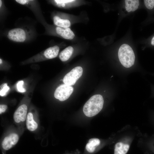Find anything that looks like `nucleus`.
I'll use <instances>...</instances> for the list:
<instances>
[{"instance_id": "1", "label": "nucleus", "mask_w": 154, "mask_h": 154, "mask_svg": "<svg viewBox=\"0 0 154 154\" xmlns=\"http://www.w3.org/2000/svg\"><path fill=\"white\" fill-rule=\"evenodd\" d=\"M104 103V99L101 95H94L87 101L84 105L83 108L84 113L88 117L94 116L102 110Z\"/></svg>"}, {"instance_id": "2", "label": "nucleus", "mask_w": 154, "mask_h": 154, "mask_svg": "<svg viewBox=\"0 0 154 154\" xmlns=\"http://www.w3.org/2000/svg\"><path fill=\"white\" fill-rule=\"evenodd\" d=\"M118 57L120 63L125 67L130 68L134 63L135 57L134 52L127 44H123L120 47Z\"/></svg>"}, {"instance_id": "3", "label": "nucleus", "mask_w": 154, "mask_h": 154, "mask_svg": "<svg viewBox=\"0 0 154 154\" xmlns=\"http://www.w3.org/2000/svg\"><path fill=\"white\" fill-rule=\"evenodd\" d=\"M83 70L80 66L76 67L67 74L63 79L64 83L69 86L74 85L82 76Z\"/></svg>"}, {"instance_id": "4", "label": "nucleus", "mask_w": 154, "mask_h": 154, "mask_svg": "<svg viewBox=\"0 0 154 154\" xmlns=\"http://www.w3.org/2000/svg\"><path fill=\"white\" fill-rule=\"evenodd\" d=\"M73 88L71 86L65 84H62L56 89L54 94V97L61 101L67 99L72 93Z\"/></svg>"}, {"instance_id": "5", "label": "nucleus", "mask_w": 154, "mask_h": 154, "mask_svg": "<svg viewBox=\"0 0 154 154\" xmlns=\"http://www.w3.org/2000/svg\"><path fill=\"white\" fill-rule=\"evenodd\" d=\"M7 36L9 39L17 42H24L27 38V34L25 31L20 28L11 29L8 32Z\"/></svg>"}, {"instance_id": "6", "label": "nucleus", "mask_w": 154, "mask_h": 154, "mask_svg": "<svg viewBox=\"0 0 154 154\" xmlns=\"http://www.w3.org/2000/svg\"><path fill=\"white\" fill-rule=\"evenodd\" d=\"M19 139L17 134L11 133L4 139L1 143L2 147L5 150H9L17 143Z\"/></svg>"}, {"instance_id": "7", "label": "nucleus", "mask_w": 154, "mask_h": 154, "mask_svg": "<svg viewBox=\"0 0 154 154\" xmlns=\"http://www.w3.org/2000/svg\"><path fill=\"white\" fill-rule=\"evenodd\" d=\"M27 111V106L25 104H23L19 106L14 114V121L17 123L24 121L26 119Z\"/></svg>"}, {"instance_id": "8", "label": "nucleus", "mask_w": 154, "mask_h": 154, "mask_svg": "<svg viewBox=\"0 0 154 154\" xmlns=\"http://www.w3.org/2000/svg\"><path fill=\"white\" fill-rule=\"evenodd\" d=\"M56 31L57 34L65 39L71 40L75 36L73 31L68 28L57 27L56 28Z\"/></svg>"}, {"instance_id": "9", "label": "nucleus", "mask_w": 154, "mask_h": 154, "mask_svg": "<svg viewBox=\"0 0 154 154\" xmlns=\"http://www.w3.org/2000/svg\"><path fill=\"white\" fill-rule=\"evenodd\" d=\"M130 147V145L128 143L118 142L115 145L114 154H126Z\"/></svg>"}, {"instance_id": "10", "label": "nucleus", "mask_w": 154, "mask_h": 154, "mask_svg": "<svg viewBox=\"0 0 154 154\" xmlns=\"http://www.w3.org/2000/svg\"><path fill=\"white\" fill-rule=\"evenodd\" d=\"M59 51V47L55 45L46 49L44 52V56L48 59H52L56 57Z\"/></svg>"}, {"instance_id": "11", "label": "nucleus", "mask_w": 154, "mask_h": 154, "mask_svg": "<svg viewBox=\"0 0 154 154\" xmlns=\"http://www.w3.org/2000/svg\"><path fill=\"white\" fill-rule=\"evenodd\" d=\"M26 125L27 129L31 131L35 130L38 127V125L34 120L33 114L31 112L29 113L27 116Z\"/></svg>"}, {"instance_id": "12", "label": "nucleus", "mask_w": 154, "mask_h": 154, "mask_svg": "<svg viewBox=\"0 0 154 154\" xmlns=\"http://www.w3.org/2000/svg\"><path fill=\"white\" fill-rule=\"evenodd\" d=\"M74 51L73 48L71 46H69L63 50L60 53L59 58L63 62L68 60L72 55Z\"/></svg>"}, {"instance_id": "13", "label": "nucleus", "mask_w": 154, "mask_h": 154, "mask_svg": "<svg viewBox=\"0 0 154 154\" xmlns=\"http://www.w3.org/2000/svg\"><path fill=\"white\" fill-rule=\"evenodd\" d=\"M53 20L54 24L58 27L67 28L70 26V23L68 20L61 19L57 16H54Z\"/></svg>"}, {"instance_id": "14", "label": "nucleus", "mask_w": 154, "mask_h": 154, "mask_svg": "<svg viewBox=\"0 0 154 154\" xmlns=\"http://www.w3.org/2000/svg\"><path fill=\"white\" fill-rule=\"evenodd\" d=\"M125 3V8L128 12L135 11L139 5V1L137 0H126Z\"/></svg>"}, {"instance_id": "15", "label": "nucleus", "mask_w": 154, "mask_h": 154, "mask_svg": "<svg viewBox=\"0 0 154 154\" xmlns=\"http://www.w3.org/2000/svg\"><path fill=\"white\" fill-rule=\"evenodd\" d=\"M100 141L98 138H93L90 139L86 145V150L90 153L94 152L96 148L100 143Z\"/></svg>"}, {"instance_id": "16", "label": "nucleus", "mask_w": 154, "mask_h": 154, "mask_svg": "<svg viewBox=\"0 0 154 154\" xmlns=\"http://www.w3.org/2000/svg\"><path fill=\"white\" fill-rule=\"evenodd\" d=\"M144 1L145 5L147 9H151L154 7V0H145Z\"/></svg>"}, {"instance_id": "17", "label": "nucleus", "mask_w": 154, "mask_h": 154, "mask_svg": "<svg viewBox=\"0 0 154 154\" xmlns=\"http://www.w3.org/2000/svg\"><path fill=\"white\" fill-rule=\"evenodd\" d=\"M9 89V87L7 86V83H5L3 85V88L0 90V95L1 96H5Z\"/></svg>"}, {"instance_id": "18", "label": "nucleus", "mask_w": 154, "mask_h": 154, "mask_svg": "<svg viewBox=\"0 0 154 154\" xmlns=\"http://www.w3.org/2000/svg\"><path fill=\"white\" fill-rule=\"evenodd\" d=\"M23 81L21 80L19 81L17 84V90L20 92H23L26 91V90L23 87Z\"/></svg>"}, {"instance_id": "19", "label": "nucleus", "mask_w": 154, "mask_h": 154, "mask_svg": "<svg viewBox=\"0 0 154 154\" xmlns=\"http://www.w3.org/2000/svg\"><path fill=\"white\" fill-rule=\"evenodd\" d=\"M75 1L73 0H54V2L58 4H65L68 3L72 2Z\"/></svg>"}, {"instance_id": "20", "label": "nucleus", "mask_w": 154, "mask_h": 154, "mask_svg": "<svg viewBox=\"0 0 154 154\" xmlns=\"http://www.w3.org/2000/svg\"><path fill=\"white\" fill-rule=\"evenodd\" d=\"M7 108V105L4 104H1L0 105V114L5 112Z\"/></svg>"}, {"instance_id": "21", "label": "nucleus", "mask_w": 154, "mask_h": 154, "mask_svg": "<svg viewBox=\"0 0 154 154\" xmlns=\"http://www.w3.org/2000/svg\"><path fill=\"white\" fill-rule=\"evenodd\" d=\"M31 0H15L18 3L21 5H25L26 4L30 1H31Z\"/></svg>"}, {"instance_id": "22", "label": "nucleus", "mask_w": 154, "mask_h": 154, "mask_svg": "<svg viewBox=\"0 0 154 154\" xmlns=\"http://www.w3.org/2000/svg\"><path fill=\"white\" fill-rule=\"evenodd\" d=\"M151 143V151L154 153V140L152 141Z\"/></svg>"}, {"instance_id": "23", "label": "nucleus", "mask_w": 154, "mask_h": 154, "mask_svg": "<svg viewBox=\"0 0 154 154\" xmlns=\"http://www.w3.org/2000/svg\"><path fill=\"white\" fill-rule=\"evenodd\" d=\"M151 44L152 45L154 46V36L151 39Z\"/></svg>"}, {"instance_id": "24", "label": "nucleus", "mask_w": 154, "mask_h": 154, "mask_svg": "<svg viewBox=\"0 0 154 154\" xmlns=\"http://www.w3.org/2000/svg\"><path fill=\"white\" fill-rule=\"evenodd\" d=\"M2 4V2L1 0L0 1V7H1V5Z\"/></svg>"}, {"instance_id": "25", "label": "nucleus", "mask_w": 154, "mask_h": 154, "mask_svg": "<svg viewBox=\"0 0 154 154\" xmlns=\"http://www.w3.org/2000/svg\"><path fill=\"white\" fill-rule=\"evenodd\" d=\"M0 63L1 64L2 62V60L1 59H0Z\"/></svg>"}, {"instance_id": "26", "label": "nucleus", "mask_w": 154, "mask_h": 154, "mask_svg": "<svg viewBox=\"0 0 154 154\" xmlns=\"http://www.w3.org/2000/svg\"><path fill=\"white\" fill-rule=\"evenodd\" d=\"M153 119H154V118H153Z\"/></svg>"}]
</instances>
